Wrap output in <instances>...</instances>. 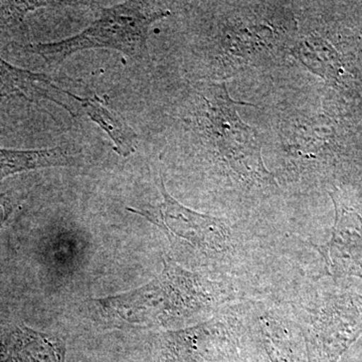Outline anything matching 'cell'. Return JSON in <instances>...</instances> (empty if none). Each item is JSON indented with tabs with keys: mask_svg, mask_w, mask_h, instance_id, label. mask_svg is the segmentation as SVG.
<instances>
[{
	"mask_svg": "<svg viewBox=\"0 0 362 362\" xmlns=\"http://www.w3.org/2000/svg\"><path fill=\"white\" fill-rule=\"evenodd\" d=\"M169 9L159 2L126 1L103 9L101 16L85 30L69 39L26 45L25 51L37 54L49 66H58L78 52L109 49L129 58L147 56L149 28L168 18Z\"/></svg>",
	"mask_w": 362,
	"mask_h": 362,
	"instance_id": "3957f363",
	"label": "cell"
},
{
	"mask_svg": "<svg viewBox=\"0 0 362 362\" xmlns=\"http://www.w3.org/2000/svg\"><path fill=\"white\" fill-rule=\"evenodd\" d=\"M159 192L162 195L159 204L140 209L127 207V211L146 218L160 228L175 246L206 259L228 279L244 275L246 269L255 266V259L262 254L261 247L247 245L225 221L181 204L169 194L162 178Z\"/></svg>",
	"mask_w": 362,
	"mask_h": 362,
	"instance_id": "6da1fadb",
	"label": "cell"
},
{
	"mask_svg": "<svg viewBox=\"0 0 362 362\" xmlns=\"http://www.w3.org/2000/svg\"><path fill=\"white\" fill-rule=\"evenodd\" d=\"M337 218L331 239L317 247L330 275L362 279V204L347 202L339 192H331Z\"/></svg>",
	"mask_w": 362,
	"mask_h": 362,
	"instance_id": "8992f818",
	"label": "cell"
},
{
	"mask_svg": "<svg viewBox=\"0 0 362 362\" xmlns=\"http://www.w3.org/2000/svg\"><path fill=\"white\" fill-rule=\"evenodd\" d=\"M204 99L206 129L233 173L247 185L276 187L262 160L258 133L238 113V107L246 103L233 101L225 83L207 86Z\"/></svg>",
	"mask_w": 362,
	"mask_h": 362,
	"instance_id": "5b68a950",
	"label": "cell"
},
{
	"mask_svg": "<svg viewBox=\"0 0 362 362\" xmlns=\"http://www.w3.org/2000/svg\"><path fill=\"white\" fill-rule=\"evenodd\" d=\"M307 362H338L362 334V295L337 286L307 287L289 304Z\"/></svg>",
	"mask_w": 362,
	"mask_h": 362,
	"instance_id": "7a4b0ae2",
	"label": "cell"
},
{
	"mask_svg": "<svg viewBox=\"0 0 362 362\" xmlns=\"http://www.w3.org/2000/svg\"><path fill=\"white\" fill-rule=\"evenodd\" d=\"M132 295L137 297V314H143V322L164 326L209 315L240 298L232 280H209L170 259L164 262V270L156 280Z\"/></svg>",
	"mask_w": 362,
	"mask_h": 362,
	"instance_id": "277c9868",
	"label": "cell"
},
{
	"mask_svg": "<svg viewBox=\"0 0 362 362\" xmlns=\"http://www.w3.org/2000/svg\"><path fill=\"white\" fill-rule=\"evenodd\" d=\"M11 98H25L30 101L49 100L76 116V95L61 89L49 76L25 70L7 63L0 57V102Z\"/></svg>",
	"mask_w": 362,
	"mask_h": 362,
	"instance_id": "52a82bcc",
	"label": "cell"
},
{
	"mask_svg": "<svg viewBox=\"0 0 362 362\" xmlns=\"http://www.w3.org/2000/svg\"><path fill=\"white\" fill-rule=\"evenodd\" d=\"M51 4L42 1H0V28H18L23 25L26 14Z\"/></svg>",
	"mask_w": 362,
	"mask_h": 362,
	"instance_id": "8fae6325",
	"label": "cell"
},
{
	"mask_svg": "<svg viewBox=\"0 0 362 362\" xmlns=\"http://www.w3.org/2000/svg\"><path fill=\"white\" fill-rule=\"evenodd\" d=\"M80 115H87L92 122L99 126L113 142V148L119 156L128 157L137 150V134L127 122L107 106L99 97L82 98L80 100Z\"/></svg>",
	"mask_w": 362,
	"mask_h": 362,
	"instance_id": "ba28073f",
	"label": "cell"
},
{
	"mask_svg": "<svg viewBox=\"0 0 362 362\" xmlns=\"http://www.w3.org/2000/svg\"><path fill=\"white\" fill-rule=\"evenodd\" d=\"M21 197L14 192H2L0 194V230L6 225L7 220L20 206Z\"/></svg>",
	"mask_w": 362,
	"mask_h": 362,
	"instance_id": "7c38bea8",
	"label": "cell"
},
{
	"mask_svg": "<svg viewBox=\"0 0 362 362\" xmlns=\"http://www.w3.org/2000/svg\"><path fill=\"white\" fill-rule=\"evenodd\" d=\"M71 160L73 157L62 147L37 150L0 148V182L18 173L70 165Z\"/></svg>",
	"mask_w": 362,
	"mask_h": 362,
	"instance_id": "30bf717a",
	"label": "cell"
},
{
	"mask_svg": "<svg viewBox=\"0 0 362 362\" xmlns=\"http://www.w3.org/2000/svg\"><path fill=\"white\" fill-rule=\"evenodd\" d=\"M65 343L21 326L13 335L8 362H65Z\"/></svg>",
	"mask_w": 362,
	"mask_h": 362,
	"instance_id": "9c48e42d",
	"label": "cell"
}]
</instances>
